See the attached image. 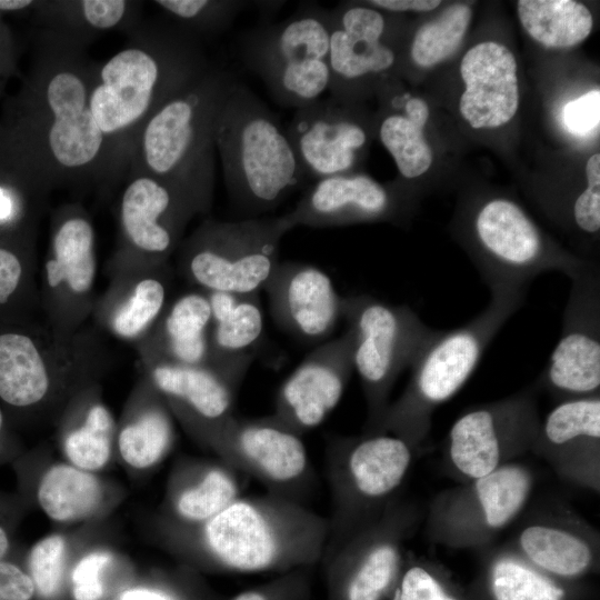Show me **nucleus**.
Masks as SVG:
<instances>
[{
	"label": "nucleus",
	"mask_w": 600,
	"mask_h": 600,
	"mask_svg": "<svg viewBox=\"0 0 600 600\" xmlns=\"http://www.w3.org/2000/svg\"><path fill=\"white\" fill-rule=\"evenodd\" d=\"M386 31L382 11L371 6L346 4L330 11V97L347 101L359 81L393 68L397 57L383 40Z\"/></svg>",
	"instance_id": "nucleus-25"
},
{
	"label": "nucleus",
	"mask_w": 600,
	"mask_h": 600,
	"mask_svg": "<svg viewBox=\"0 0 600 600\" xmlns=\"http://www.w3.org/2000/svg\"><path fill=\"white\" fill-rule=\"evenodd\" d=\"M46 202L0 168V238L34 233Z\"/></svg>",
	"instance_id": "nucleus-43"
},
{
	"label": "nucleus",
	"mask_w": 600,
	"mask_h": 600,
	"mask_svg": "<svg viewBox=\"0 0 600 600\" xmlns=\"http://www.w3.org/2000/svg\"><path fill=\"white\" fill-rule=\"evenodd\" d=\"M108 286L97 296L91 323L133 347L150 331L169 300L170 262L147 264L110 257Z\"/></svg>",
	"instance_id": "nucleus-21"
},
{
	"label": "nucleus",
	"mask_w": 600,
	"mask_h": 600,
	"mask_svg": "<svg viewBox=\"0 0 600 600\" xmlns=\"http://www.w3.org/2000/svg\"><path fill=\"white\" fill-rule=\"evenodd\" d=\"M241 472L221 459H183L173 469L162 522L196 527L241 497Z\"/></svg>",
	"instance_id": "nucleus-29"
},
{
	"label": "nucleus",
	"mask_w": 600,
	"mask_h": 600,
	"mask_svg": "<svg viewBox=\"0 0 600 600\" xmlns=\"http://www.w3.org/2000/svg\"><path fill=\"white\" fill-rule=\"evenodd\" d=\"M517 9L524 30L546 47L576 46L593 26L589 9L572 0H520Z\"/></svg>",
	"instance_id": "nucleus-37"
},
{
	"label": "nucleus",
	"mask_w": 600,
	"mask_h": 600,
	"mask_svg": "<svg viewBox=\"0 0 600 600\" xmlns=\"http://www.w3.org/2000/svg\"><path fill=\"white\" fill-rule=\"evenodd\" d=\"M423 128L400 113L383 117L379 124V138L406 179L422 176L432 163V152L424 139Z\"/></svg>",
	"instance_id": "nucleus-41"
},
{
	"label": "nucleus",
	"mask_w": 600,
	"mask_h": 600,
	"mask_svg": "<svg viewBox=\"0 0 600 600\" xmlns=\"http://www.w3.org/2000/svg\"><path fill=\"white\" fill-rule=\"evenodd\" d=\"M11 78H12L11 76H9L2 69H0V102L2 101L4 97L7 83Z\"/></svg>",
	"instance_id": "nucleus-57"
},
{
	"label": "nucleus",
	"mask_w": 600,
	"mask_h": 600,
	"mask_svg": "<svg viewBox=\"0 0 600 600\" xmlns=\"http://www.w3.org/2000/svg\"><path fill=\"white\" fill-rule=\"evenodd\" d=\"M176 441L173 413L150 379L141 373L117 422L116 451L131 469L150 470Z\"/></svg>",
	"instance_id": "nucleus-33"
},
{
	"label": "nucleus",
	"mask_w": 600,
	"mask_h": 600,
	"mask_svg": "<svg viewBox=\"0 0 600 600\" xmlns=\"http://www.w3.org/2000/svg\"><path fill=\"white\" fill-rule=\"evenodd\" d=\"M474 262L490 291L526 293L541 273L559 270L572 277L587 262L550 246L513 201L488 200L472 221Z\"/></svg>",
	"instance_id": "nucleus-14"
},
{
	"label": "nucleus",
	"mask_w": 600,
	"mask_h": 600,
	"mask_svg": "<svg viewBox=\"0 0 600 600\" xmlns=\"http://www.w3.org/2000/svg\"><path fill=\"white\" fill-rule=\"evenodd\" d=\"M392 190L362 173L316 180L283 217L296 227L329 228L391 219L397 212Z\"/></svg>",
	"instance_id": "nucleus-26"
},
{
	"label": "nucleus",
	"mask_w": 600,
	"mask_h": 600,
	"mask_svg": "<svg viewBox=\"0 0 600 600\" xmlns=\"http://www.w3.org/2000/svg\"><path fill=\"white\" fill-rule=\"evenodd\" d=\"M532 453L563 481L600 491V394L569 399L541 420Z\"/></svg>",
	"instance_id": "nucleus-23"
},
{
	"label": "nucleus",
	"mask_w": 600,
	"mask_h": 600,
	"mask_svg": "<svg viewBox=\"0 0 600 600\" xmlns=\"http://www.w3.org/2000/svg\"><path fill=\"white\" fill-rule=\"evenodd\" d=\"M413 454L408 443L390 433L329 440L326 466L332 508L323 556L378 519L398 498Z\"/></svg>",
	"instance_id": "nucleus-8"
},
{
	"label": "nucleus",
	"mask_w": 600,
	"mask_h": 600,
	"mask_svg": "<svg viewBox=\"0 0 600 600\" xmlns=\"http://www.w3.org/2000/svg\"><path fill=\"white\" fill-rule=\"evenodd\" d=\"M286 129L308 180L352 172L369 139L349 101L332 97L296 109Z\"/></svg>",
	"instance_id": "nucleus-22"
},
{
	"label": "nucleus",
	"mask_w": 600,
	"mask_h": 600,
	"mask_svg": "<svg viewBox=\"0 0 600 600\" xmlns=\"http://www.w3.org/2000/svg\"><path fill=\"white\" fill-rule=\"evenodd\" d=\"M56 422L66 462L94 473L108 466L116 451L117 421L102 399L100 380L74 392Z\"/></svg>",
	"instance_id": "nucleus-32"
},
{
	"label": "nucleus",
	"mask_w": 600,
	"mask_h": 600,
	"mask_svg": "<svg viewBox=\"0 0 600 600\" xmlns=\"http://www.w3.org/2000/svg\"><path fill=\"white\" fill-rule=\"evenodd\" d=\"M117 557L106 548L87 550L74 563L70 579L74 600H102L107 593V574Z\"/></svg>",
	"instance_id": "nucleus-46"
},
{
	"label": "nucleus",
	"mask_w": 600,
	"mask_h": 600,
	"mask_svg": "<svg viewBox=\"0 0 600 600\" xmlns=\"http://www.w3.org/2000/svg\"><path fill=\"white\" fill-rule=\"evenodd\" d=\"M18 476V493L28 506L33 500L52 521L76 523L100 514L110 493L94 473L68 462H57L37 472L13 464Z\"/></svg>",
	"instance_id": "nucleus-31"
},
{
	"label": "nucleus",
	"mask_w": 600,
	"mask_h": 600,
	"mask_svg": "<svg viewBox=\"0 0 600 600\" xmlns=\"http://www.w3.org/2000/svg\"><path fill=\"white\" fill-rule=\"evenodd\" d=\"M34 233L0 238V307L12 302L31 282Z\"/></svg>",
	"instance_id": "nucleus-44"
},
{
	"label": "nucleus",
	"mask_w": 600,
	"mask_h": 600,
	"mask_svg": "<svg viewBox=\"0 0 600 600\" xmlns=\"http://www.w3.org/2000/svg\"><path fill=\"white\" fill-rule=\"evenodd\" d=\"M236 81L231 71L212 63L162 103L137 137L128 173L146 172L167 182L197 216L208 214L216 183V123Z\"/></svg>",
	"instance_id": "nucleus-4"
},
{
	"label": "nucleus",
	"mask_w": 600,
	"mask_h": 600,
	"mask_svg": "<svg viewBox=\"0 0 600 600\" xmlns=\"http://www.w3.org/2000/svg\"><path fill=\"white\" fill-rule=\"evenodd\" d=\"M341 309L354 333L353 366L367 404L363 432L377 433L398 377L411 368L437 330L410 307L369 294L342 297Z\"/></svg>",
	"instance_id": "nucleus-11"
},
{
	"label": "nucleus",
	"mask_w": 600,
	"mask_h": 600,
	"mask_svg": "<svg viewBox=\"0 0 600 600\" xmlns=\"http://www.w3.org/2000/svg\"><path fill=\"white\" fill-rule=\"evenodd\" d=\"M140 367L163 396L173 417L210 421L233 413L243 379L206 366L156 362Z\"/></svg>",
	"instance_id": "nucleus-34"
},
{
	"label": "nucleus",
	"mask_w": 600,
	"mask_h": 600,
	"mask_svg": "<svg viewBox=\"0 0 600 600\" xmlns=\"http://www.w3.org/2000/svg\"><path fill=\"white\" fill-rule=\"evenodd\" d=\"M14 551L0 560V600H31L34 584L26 568L14 560Z\"/></svg>",
	"instance_id": "nucleus-52"
},
{
	"label": "nucleus",
	"mask_w": 600,
	"mask_h": 600,
	"mask_svg": "<svg viewBox=\"0 0 600 600\" xmlns=\"http://www.w3.org/2000/svg\"><path fill=\"white\" fill-rule=\"evenodd\" d=\"M351 328L319 344L277 392L272 418L298 436L314 429L339 403L354 371Z\"/></svg>",
	"instance_id": "nucleus-20"
},
{
	"label": "nucleus",
	"mask_w": 600,
	"mask_h": 600,
	"mask_svg": "<svg viewBox=\"0 0 600 600\" xmlns=\"http://www.w3.org/2000/svg\"><path fill=\"white\" fill-rule=\"evenodd\" d=\"M168 20L194 34H218L230 27L251 2L246 0H156Z\"/></svg>",
	"instance_id": "nucleus-40"
},
{
	"label": "nucleus",
	"mask_w": 600,
	"mask_h": 600,
	"mask_svg": "<svg viewBox=\"0 0 600 600\" xmlns=\"http://www.w3.org/2000/svg\"><path fill=\"white\" fill-rule=\"evenodd\" d=\"M69 553V539L62 533L48 534L28 550L26 570L41 598L48 600L59 592Z\"/></svg>",
	"instance_id": "nucleus-42"
},
{
	"label": "nucleus",
	"mask_w": 600,
	"mask_h": 600,
	"mask_svg": "<svg viewBox=\"0 0 600 600\" xmlns=\"http://www.w3.org/2000/svg\"><path fill=\"white\" fill-rule=\"evenodd\" d=\"M27 509L28 503L18 492L0 490V560L16 550V534Z\"/></svg>",
	"instance_id": "nucleus-50"
},
{
	"label": "nucleus",
	"mask_w": 600,
	"mask_h": 600,
	"mask_svg": "<svg viewBox=\"0 0 600 600\" xmlns=\"http://www.w3.org/2000/svg\"><path fill=\"white\" fill-rule=\"evenodd\" d=\"M570 279L560 338L536 380L558 402L600 394V270L587 262Z\"/></svg>",
	"instance_id": "nucleus-18"
},
{
	"label": "nucleus",
	"mask_w": 600,
	"mask_h": 600,
	"mask_svg": "<svg viewBox=\"0 0 600 600\" xmlns=\"http://www.w3.org/2000/svg\"><path fill=\"white\" fill-rule=\"evenodd\" d=\"M392 600H461L428 562L406 557L399 580L391 593Z\"/></svg>",
	"instance_id": "nucleus-45"
},
{
	"label": "nucleus",
	"mask_w": 600,
	"mask_h": 600,
	"mask_svg": "<svg viewBox=\"0 0 600 600\" xmlns=\"http://www.w3.org/2000/svg\"><path fill=\"white\" fill-rule=\"evenodd\" d=\"M373 8L390 12L402 11H430L436 9L441 1L436 0H371L367 2Z\"/></svg>",
	"instance_id": "nucleus-54"
},
{
	"label": "nucleus",
	"mask_w": 600,
	"mask_h": 600,
	"mask_svg": "<svg viewBox=\"0 0 600 600\" xmlns=\"http://www.w3.org/2000/svg\"><path fill=\"white\" fill-rule=\"evenodd\" d=\"M110 363L102 333L87 323L72 334L48 324L34 331H0V401L54 419L84 384Z\"/></svg>",
	"instance_id": "nucleus-7"
},
{
	"label": "nucleus",
	"mask_w": 600,
	"mask_h": 600,
	"mask_svg": "<svg viewBox=\"0 0 600 600\" xmlns=\"http://www.w3.org/2000/svg\"><path fill=\"white\" fill-rule=\"evenodd\" d=\"M313 568L304 567L279 573L277 578L244 590L231 600H309Z\"/></svg>",
	"instance_id": "nucleus-47"
},
{
	"label": "nucleus",
	"mask_w": 600,
	"mask_h": 600,
	"mask_svg": "<svg viewBox=\"0 0 600 600\" xmlns=\"http://www.w3.org/2000/svg\"><path fill=\"white\" fill-rule=\"evenodd\" d=\"M588 186L579 194L574 204L572 219L578 229L587 234H596L600 230V156L594 153L586 164Z\"/></svg>",
	"instance_id": "nucleus-48"
},
{
	"label": "nucleus",
	"mask_w": 600,
	"mask_h": 600,
	"mask_svg": "<svg viewBox=\"0 0 600 600\" xmlns=\"http://www.w3.org/2000/svg\"><path fill=\"white\" fill-rule=\"evenodd\" d=\"M274 321L304 343H320L342 318V297L330 277L303 262H279L264 286Z\"/></svg>",
	"instance_id": "nucleus-24"
},
{
	"label": "nucleus",
	"mask_w": 600,
	"mask_h": 600,
	"mask_svg": "<svg viewBox=\"0 0 600 600\" xmlns=\"http://www.w3.org/2000/svg\"><path fill=\"white\" fill-rule=\"evenodd\" d=\"M538 382L502 399L472 407L452 423L447 470L461 482L487 476L531 451L541 417Z\"/></svg>",
	"instance_id": "nucleus-16"
},
{
	"label": "nucleus",
	"mask_w": 600,
	"mask_h": 600,
	"mask_svg": "<svg viewBox=\"0 0 600 600\" xmlns=\"http://www.w3.org/2000/svg\"><path fill=\"white\" fill-rule=\"evenodd\" d=\"M329 44L330 11L307 3L280 22L246 31L239 50L279 104L299 109L329 90Z\"/></svg>",
	"instance_id": "nucleus-9"
},
{
	"label": "nucleus",
	"mask_w": 600,
	"mask_h": 600,
	"mask_svg": "<svg viewBox=\"0 0 600 600\" xmlns=\"http://www.w3.org/2000/svg\"><path fill=\"white\" fill-rule=\"evenodd\" d=\"M141 1L37 0L31 12L36 28L79 37L91 43L103 32L124 33L142 20Z\"/></svg>",
	"instance_id": "nucleus-35"
},
{
	"label": "nucleus",
	"mask_w": 600,
	"mask_h": 600,
	"mask_svg": "<svg viewBox=\"0 0 600 600\" xmlns=\"http://www.w3.org/2000/svg\"><path fill=\"white\" fill-rule=\"evenodd\" d=\"M124 46L96 62L89 106L103 136L112 191L123 182L148 118L212 62L201 40L170 20H141Z\"/></svg>",
	"instance_id": "nucleus-2"
},
{
	"label": "nucleus",
	"mask_w": 600,
	"mask_h": 600,
	"mask_svg": "<svg viewBox=\"0 0 600 600\" xmlns=\"http://www.w3.org/2000/svg\"><path fill=\"white\" fill-rule=\"evenodd\" d=\"M0 69L9 76H18V47L13 33L0 16Z\"/></svg>",
	"instance_id": "nucleus-53"
},
{
	"label": "nucleus",
	"mask_w": 600,
	"mask_h": 600,
	"mask_svg": "<svg viewBox=\"0 0 600 600\" xmlns=\"http://www.w3.org/2000/svg\"><path fill=\"white\" fill-rule=\"evenodd\" d=\"M563 122L576 136H587L600 122V92L592 90L570 101L563 109Z\"/></svg>",
	"instance_id": "nucleus-51"
},
{
	"label": "nucleus",
	"mask_w": 600,
	"mask_h": 600,
	"mask_svg": "<svg viewBox=\"0 0 600 600\" xmlns=\"http://www.w3.org/2000/svg\"><path fill=\"white\" fill-rule=\"evenodd\" d=\"M533 486L531 469L511 462L443 490L429 504L426 536L449 549L483 548L521 513Z\"/></svg>",
	"instance_id": "nucleus-13"
},
{
	"label": "nucleus",
	"mask_w": 600,
	"mask_h": 600,
	"mask_svg": "<svg viewBox=\"0 0 600 600\" xmlns=\"http://www.w3.org/2000/svg\"><path fill=\"white\" fill-rule=\"evenodd\" d=\"M89 44L34 28L29 66L1 101L0 168L44 201L57 189L112 192L104 139L89 106L96 67Z\"/></svg>",
	"instance_id": "nucleus-1"
},
{
	"label": "nucleus",
	"mask_w": 600,
	"mask_h": 600,
	"mask_svg": "<svg viewBox=\"0 0 600 600\" xmlns=\"http://www.w3.org/2000/svg\"><path fill=\"white\" fill-rule=\"evenodd\" d=\"M196 216L189 201L167 182L130 172L117 204L118 240L111 257L147 264L170 262Z\"/></svg>",
	"instance_id": "nucleus-19"
},
{
	"label": "nucleus",
	"mask_w": 600,
	"mask_h": 600,
	"mask_svg": "<svg viewBox=\"0 0 600 600\" xmlns=\"http://www.w3.org/2000/svg\"><path fill=\"white\" fill-rule=\"evenodd\" d=\"M37 0H0V16L2 14H31Z\"/></svg>",
	"instance_id": "nucleus-56"
},
{
	"label": "nucleus",
	"mask_w": 600,
	"mask_h": 600,
	"mask_svg": "<svg viewBox=\"0 0 600 600\" xmlns=\"http://www.w3.org/2000/svg\"><path fill=\"white\" fill-rule=\"evenodd\" d=\"M263 327L258 293L244 294L228 316L211 323L209 367L244 379Z\"/></svg>",
	"instance_id": "nucleus-36"
},
{
	"label": "nucleus",
	"mask_w": 600,
	"mask_h": 600,
	"mask_svg": "<svg viewBox=\"0 0 600 600\" xmlns=\"http://www.w3.org/2000/svg\"><path fill=\"white\" fill-rule=\"evenodd\" d=\"M216 147L230 200L248 218L276 209L308 180L286 127L238 80L217 119Z\"/></svg>",
	"instance_id": "nucleus-5"
},
{
	"label": "nucleus",
	"mask_w": 600,
	"mask_h": 600,
	"mask_svg": "<svg viewBox=\"0 0 600 600\" xmlns=\"http://www.w3.org/2000/svg\"><path fill=\"white\" fill-rule=\"evenodd\" d=\"M460 72L466 83L460 112L472 128H497L513 118L519 106L517 62L507 47L476 44L463 56Z\"/></svg>",
	"instance_id": "nucleus-27"
},
{
	"label": "nucleus",
	"mask_w": 600,
	"mask_h": 600,
	"mask_svg": "<svg viewBox=\"0 0 600 600\" xmlns=\"http://www.w3.org/2000/svg\"><path fill=\"white\" fill-rule=\"evenodd\" d=\"M211 311L197 289L168 302L150 331L134 346L140 366L167 362L209 367Z\"/></svg>",
	"instance_id": "nucleus-30"
},
{
	"label": "nucleus",
	"mask_w": 600,
	"mask_h": 600,
	"mask_svg": "<svg viewBox=\"0 0 600 600\" xmlns=\"http://www.w3.org/2000/svg\"><path fill=\"white\" fill-rule=\"evenodd\" d=\"M167 548L190 564L219 572L283 573L322 559L329 522L303 503L266 493L239 497L196 527L160 521Z\"/></svg>",
	"instance_id": "nucleus-3"
},
{
	"label": "nucleus",
	"mask_w": 600,
	"mask_h": 600,
	"mask_svg": "<svg viewBox=\"0 0 600 600\" xmlns=\"http://www.w3.org/2000/svg\"><path fill=\"white\" fill-rule=\"evenodd\" d=\"M509 546L551 577L576 578L598 561L600 539L580 518L562 514L529 522Z\"/></svg>",
	"instance_id": "nucleus-28"
},
{
	"label": "nucleus",
	"mask_w": 600,
	"mask_h": 600,
	"mask_svg": "<svg viewBox=\"0 0 600 600\" xmlns=\"http://www.w3.org/2000/svg\"><path fill=\"white\" fill-rule=\"evenodd\" d=\"M199 443L241 473L261 482L268 492L303 503L316 477L301 437L271 414L246 419L233 413L218 420L174 417Z\"/></svg>",
	"instance_id": "nucleus-12"
},
{
	"label": "nucleus",
	"mask_w": 600,
	"mask_h": 600,
	"mask_svg": "<svg viewBox=\"0 0 600 600\" xmlns=\"http://www.w3.org/2000/svg\"><path fill=\"white\" fill-rule=\"evenodd\" d=\"M97 244L92 218L80 201L56 208L43 262L39 301L46 324L72 334L86 326L97 299Z\"/></svg>",
	"instance_id": "nucleus-17"
},
{
	"label": "nucleus",
	"mask_w": 600,
	"mask_h": 600,
	"mask_svg": "<svg viewBox=\"0 0 600 600\" xmlns=\"http://www.w3.org/2000/svg\"><path fill=\"white\" fill-rule=\"evenodd\" d=\"M418 506L399 497L374 521L324 554L327 600H384L406 561V542L421 521Z\"/></svg>",
	"instance_id": "nucleus-15"
},
{
	"label": "nucleus",
	"mask_w": 600,
	"mask_h": 600,
	"mask_svg": "<svg viewBox=\"0 0 600 600\" xmlns=\"http://www.w3.org/2000/svg\"><path fill=\"white\" fill-rule=\"evenodd\" d=\"M118 600H198L190 576L178 573L149 586L129 588Z\"/></svg>",
	"instance_id": "nucleus-49"
},
{
	"label": "nucleus",
	"mask_w": 600,
	"mask_h": 600,
	"mask_svg": "<svg viewBox=\"0 0 600 600\" xmlns=\"http://www.w3.org/2000/svg\"><path fill=\"white\" fill-rule=\"evenodd\" d=\"M22 454L19 443L7 431L6 417L0 404V466L13 462Z\"/></svg>",
	"instance_id": "nucleus-55"
},
{
	"label": "nucleus",
	"mask_w": 600,
	"mask_h": 600,
	"mask_svg": "<svg viewBox=\"0 0 600 600\" xmlns=\"http://www.w3.org/2000/svg\"><path fill=\"white\" fill-rule=\"evenodd\" d=\"M292 228L282 216L238 221L204 219L178 252V270L203 291L258 293L279 264L280 242Z\"/></svg>",
	"instance_id": "nucleus-10"
},
{
	"label": "nucleus",
	"mask_w": 600,
	"mask_h": 600,
	"mask_svg": "<svg viewBox=\"0 0 600 600\" xmlns=\"http://www.w3.org/2000/svg\"><path fill=\"white\" fill-rule=\"evenodd\" d=\"M487 563V587L492 600H564V589L513 548L492 550Z\"/></svg>",
	"instance_id": "nucleus-38"
},
{
	"label": "nucleus",
	"mask_w": 600,
	"mask_h": 600,
	"mask_svg": "<svg viewBox=\"0 0 600 600\" xmlns=\"http://www.w3.org/2000/svg\"><path fill=\"white\" fill-rule=\"evenodd\" d=\"M487 308L466 324L437 330L411 366L402 394L387 409L378 432L393 434L417 452L430 434L432 416L468 381L486 349L522 306L526 293L490 291Z\"/></svg>",
	"instance_id": "nucleus-6"
},
{
	"label": "nucleus",
	"mask_w": 600,
	"mask_h": 600,
	"mask_svg": "<svg viewBox=\"0 0 600 600\" xmlns=\"http://www.w3.org/2000/svg\"><path fill=\"white\" fill-rule=\"evenodd\" d=\"M471 10L467 4H452L414 33L410 57L419 67H431L448 59L460 46L469 27Z\"/></svg>",
	"instance_id": "nucleus-39"
}]
</instances>
